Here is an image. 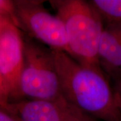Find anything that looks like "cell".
Here are the masks:
<instances>
[{
	"instance_id": "obj_3",
	"label": "cell",
	"mask_w": 121,
	"mask_h": 121,
	"mask_svg": "<svg viewBox=\"0 0 121 121\" xmlns=\"http://www.w3.org/2000/svg\"><path fill=\"white\" fill-rule=\"evenodd\" d=\"M20 89L22 98L50 99L63 95L52 51L24 39V65Z\"/></svg>"
},
{
	"instance_id": "obj_10",
	"label": "cell",
	"mask_w": 121,
	"mask_h": 121,
	"mask_svg": "<svg viewBox=\"0 0 121 121\" xmlns=\"http://www.w3.org/2000/svg\"><path fill=\"white\" fill-rule=\"evenodd\" d=\"M112 90L116 104L121 111V78L117 80L115 87Z\"/></svg>"
},
{
	"instance_id": "obj_11",
	"label": "cell",
	"mask_w": 121,
	"mask_h": 121,
	"mask_svg": "<svg viewBox=\"0 0 121 121\" xmlns=\"http://www.w3.org/2000/svg\"><path fill=\"white\" fill-rule=\"evenodd\" d=\"M0 121H19L17 117L0 107Z\"/></svg>"
},
{
	"instance_id": "obj_5",
	"label": "cell",
	"mask_w": 121,
	"mask_h": 121,
	"mask_svg": "<svg viewBox=\"0 0 121 121\" xmlns=\"http://www.w3.org/2000/svg\"><path fill=\"white\" fill-rule=\"evenodd\" d=\"M24 65V39L19 28L4 19L0 26V71L10 102L23 99L20 81Z\"/></svg>"
},
{
	"instance_id": "obj_7",
	"label": "cell",
	"mask_w": 121,
	"mask_h": 121,
	"mask_svg": "<svg viewBox=\"0 0 121 121\" xmlns=\"http://www.w3.org/2000/svg\"><path fill=\"white\" fill-rule=\"evenodd\" d=\"M98 60L103 71L117 82L121 78V24L104 28L98 48Z\"/></svg>"
},
{
	"instance_id": "obj_9",
	"label": "cell",
	"mask_w": 121,
	"mask_h": 121,
	"mask_svg": "<svg viewBox=\"0 0 121 121\" xmlns=\"http://www.w3.org/2000/svg\"><path fill=\"white\" fill-rule=\"evenodd\" d=\"M10 103L8 88L0 71V107L8 111L9 105Z\"/></svg>"
},
{
	"instance_id": "obj_6",
	"label": "cell",
	"mask_w": 121,
	"mask_h": 121,
	"mask_svg": "<svg viewBox=\"0 0 121 121\" xmlns=\"http://www.w3.org/2000/svg\"><path fill=\"white\" fill-rule=\"evenodd\" d=\"M19 121H95L63 95L50 99H22L9 105Z\"/></svg>"
},
{
	"instance_id": "obj_2",
	"label": "cell",
	"mask_w": 121,
	"mask_h": 121,
	"mask_svg": "<svg viewBox=\"0 0 121 121\" xmlns=\"http://www.w3.org/2000/svg\"><path fill=\"white\" fill-rule=\"evenodd\" d=\"M49 3L63 24L68 54L79 63L100 66L98 48L104 22L90 1L52 0Z\"/></svg>"
},
{
	"instance_id": "obj_1",
	"label": "cell",
	"mask_w": 121,
	"mask_h": 121,
	"mask_svg": "<svg viewBox=\"0 0 121 121\" xmlns=\"http://www.w3.org/2000/svg\"><path fill=\"white\" fill-rule=\"evenodd\" d=\"M52 51L65 98L94 118L121 121V111L101 67L83 64L67 52Z\"/></svg>"
},
{
	"instance_id": "obj_12",
	"label": "cell",
	"mask_w": 121,
	"mask_h": 121,
	"mask_svg": "<svg viewBox=\"0 0 121 121\" xmlns=\"http://www.w3.org/2000/svg\"><path fill=\"white\" fill-rule=\"evenodd\" d=\"M4 20V18H3V17L1 16V15H0V26H1V23H2Z\"/></svg>"
},
{
	"instance_id": "obj_8",
	"label": "cell",
	"mask_w": 121,
	"mask_h": 121,
	"mask_svg": "<svg viewBox=\"0 0 121 121\" xmlns=\"http://www.w3.org/2000/svg\"><path fill=\"white\" fill-rule=\"evenodd\" d=\"M90 3L103 22L107 24H121V0H91Z\"/></svg>"
},
{
	"instance_id": "obj_4",
	"label": "cell",
	"mask_w": 121,
	"mask_h": 121,
	"mask_svg": "<svg viewBox=\"0 0 121 121\" xmlns=\"http://www.w3.org/2000/svg\"><path fill=\"white\" fill-rule=\"evenodd\" d=\"M43 1H14L17 26L49 48L69 53L67 39L62 21L44 7Z\"/></svg>"
}]
</instances>
